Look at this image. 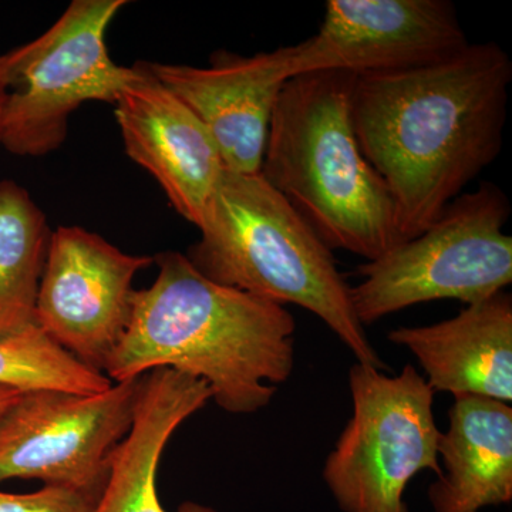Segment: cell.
<instances>
[{
	"mask_svg": "<svg viewBox=\"0 0 512 512\" xmlns=\"http://www.w3.org/2000/svg\"><path fill=\"white\" fill-rule=\"evenodd\" d=\"M511 82L510 56L495 42L420 69L357 74V143L392 195L400 244L500 156Z\"/></svg>",
	"mask_w": 512,
	"mask_h": 512,
	"instance_id": "cell-1",
	"label": "cell"
},
{
	"mask_svg": "<svg viewBox=\"0 0 512 512\" xmlns=\"http://www.w3.org/2000/svg\"><path fill=\"white\" fill-rule=\"evenodd\" d=\"M154 264L156 281L134 293L130 326L104 375L119 383L168 367L207 383L224 412L268 407L295 367L291 312L205 278L180 252Z\"/></svg>",
	"mask_w": 512,
	"mask_h": 512,
	"instance_id": "cell-2",
	"label": "cell"
},
{
	"mask_svg": "<svg viewBox=\"0 0 512 512\" xmlns=\"http://www.w3.org/2000/svg\"><path fill=\"white\" fill-rule=\"evenodd\" d=\"M355 73L298 74L276 101L261 175L330 249L375 261L400 245L396 208L363 156L352 119Z\"/></svg>",
	"mask_w": 512,
	"mask_h": 512,
	"instance_id": "cell-3",
	"label": "cell"
},
{
	"mask_svg": "<svg viewBox=\"0 0 512 512\" xmlns=\"http://www.w3.org/2000/svg\"><path fill=\"white\" fill-rule=\"evenodd\" d=\"M188 249L192 265L217 284L318 316L357 363L386 370L353 311L332 249L261 173L225 171Z\"/></svg>",
	"mask_w": 512,
	"mask_h": 512,
	"instance_id": "cell-4",
	"label": "cell"
},
{
	"mask_svg": "<svg viewBox=\"0 0 512 512\" xmlns=\"http://www.w3.org/2000/svg\"><path fill=\"white\" fill-rule=\"evenodd\" d=\"M511 214L505 192L481 183L450 202L419 237L357 268L362 282L350 288L363 326L410 306L443 299L474 305L512 282Z\"/></svg>",
	"mask_w": 512,
	"mask_h": 512,
	"instance_id": "cell-5",
	"label": "cell"
},
{
	"mask_svg": "<svg viewBox=\"0 0 512 512\" xmlns=\"http://www.w3.org/2000/svg\"><path fill=\"white\" fill-rule=\"evenodd\" d=\"M126 0H74L42 36L0 55L6 100L0 147L43 157L62 146L73 111L87 101L116 103L136 66L111 59L106 35Z\"/></svg>",
	"mask_w": 512,
	"mask_h": 512,
	"instance_id": "cell-6",
	"label": "cell"
},
{
	"mask_svg": "<svg viewBox=\"0 0 512 512\" xmlns=\"http://www.w3.org/2000/svg\"><path fill=\"white\" fill-rule=\"evenodd\" d=\"M353 414L323 464L343 512H409L404 493L424 470L441 474L434 390L412 365L397 376L350 367Z\"/></svg>",
	"mask_w": 512,
	"mask_h": 512,
	"instance_id": "cell-7",
	"label": "cell"
},
{
	"mask_svg": "<svg viewBox=\"0 0 512 512\" xmlns=\"http://www.w3.org/2000/svg\"><path fill=\"white\" fill-rule=\"evenodd\" d=\"M141 377L96 394L20 393L0 413V483L39 480L97 500L109 477L111 453L133 427Z\"/></svg>",
	"mask_w": 512,
	"mask_h": 512,
	"instance_id": "cell-8",
	"label": "cell"
},
{
	"mask_svg": "<svg viewBox=\"0 0 512 512\" xmlns=\"http://www.w3.org/2000/svg\"><path fill=\"white\" fill-rule=\"evenodd\" d=\"M154 256L130 255L82 227L52 231L36 325L89 369L103 373L133 316V281Z\"/></svg>",
	"mask_w": 512,
	"mask_h": 512,
	"instance_id": "cell-9",
	"label": "cell"
},
{
	"mask_svg": "<svg viewBox=\"0 0 512 512\" xmlns=\"http://www.w3.org/2000/svg\"><path fill=\"white\" fill-rule=\"evenodd\" d=\"M470 45L450 0H329L315 36L293 46L296 76L420 69Z\"/></svg>",
	"mask_w": 512,
	"mask_h": 512,
	"instance_id": "cell-10",
	"label": "cell"
},
{
	"mask_svg": "<svg viewBox=\"0 0 512 512\" xmlns=\"http://www.w3.org/2000/svg\"><path fill=\"white\" fill-rule=\"evenodd\" d=\"M144 66L207 127L225 170L261 173L276 101L286 82L296 76L293 46L248 57L220 50L208 67L147 62Z\"/></svg>",
	"mask_w": 512,
	"mask_h": 512,
	"instance_id": "cell-11",
	"label": "cell"
},
{
	"mask_svg": "<svg viewBox=\"0 0 512 512\" xmlns=\"http://www.w3.org/2000/svg\"><path fill=\"white\" fill-rule=\"evenodd\" d=\"M117 97L116 119L127 156L156 178L175 211L200 227L225 165L210 131L144 62Z\"/></svg>",
	"mask_w": 512,
	"mask_h": 512,
	"instance_id": "cell-12",
	"label": "cell"
},
{
	"mask_svg": "<svg viewBox=\"0 0 512 512\" xmlns=\"http://www.w3.org/2000/svg\"><path fill=\"white\" fill-rule=\"evenodd\" d=\"M387 339L412 352L434 393L512 402V296L468 305L454 318L402 326Z\"/></svg>",
	"mask_w": 512,
	"mask_h": 512,
	"instance_id": "cell-13",
	"label": "cell"
},
{
	"mask_svg": "<svg viewBox=\"0 0 512 512\" xmlns=\"http://www.w3.org/2000/svg\"><path fill=\"white\" fill-rule=\"evenodd\" d=\"M212 400L207 383L168 367L141 377L133 427L114 448L109 477L92 512H168L157 491L165 446L178 427ZM177 512H218L187 501Z\"/></svg>",
	"mask_w": 512,
	"mask_h": 512,
	"instance_id": "cell-14",
	"label": "cell"
},
{
	"mask_svg": "<svg viewBox=\"0 0 512 512\" xmlns=\"http://www.w3.org/2000/svg\"><path fill=\"white\" fill-rule=\"evenodd\" d=\"M441 474L427 495L434 512H478L512 500V407L454 397L439 439Z\"/></svg>",
	"mask_w": 512,
	"mask_h": 512,
	"instance_id": "cell-15",
	"label": "cell"
},
{
	"mask_svg": "<svg viewBox=\"0 0 512 512\" xmlns=\"http://www.w3.org/2000/svg\"><path fill=\"white\" fill-rule=\"evenodd\" d=\"M50 231L28 191L0 181V340L35 328L36 302Z\"/></svg>",
	"mask_w": 512,
	"mask_h": 512,
	"instance_id": "cell-16",
	"label": "cell"
},
{
	"mask_svg": "<svg viewBox=\"0 0 512 512\" xmlns=\"http://www.w3.org/2000/svg\"><path fill=\"white\" fill-rule=\"evenodd\" d=\"M111 384L109 377L84 366L39 326L0 340V386L19 392L49 389L96 394Z\"/></svg>",
	"mask_w": 512,
	"mask_h": 512,
	"instance_id": "cell-17",
	"label": "cell"
},
{
	"mask_svg": "<svg viewBox=\"0 0 512 512\" xmlns=\"http://www.w3.org/2000/svg\"><path fill=\"white\" fill-rule=\"evenodd\" d=\"M96 501L79 491L43 485L29 494L0 491V512H92Z\"/></svg>",
	"mask_w": 512,
	"mask_h": 512,
	"instance_id": "cell-18",
	"label": "cell"
},
{
	"mask_svg": "<svg viewBox=\"0 0 512 512\" xmlns=\"http://www.w3.org/2000/svg\"><path fill=\"white\" fill-rule=\"evenodd\" d=\"M19 390L10 389V387L0 386V413L5 412L6 409L18 399Z\"/></svg>",
	"mask_w": 512,
	"mask_h": 512,
	"instance_id": "cell-19",
	"label": "cell"
},
{
	"mask_svg": "<svg viewBox=\"0 0 512 512\" xmlns=\"http://www.w3.org/2000/svg\"><path fill=\"white\" fill-rule=\"evenodd\" d=\"M6 100V90L5 87L0 84V119H2V111H3V104H5Z\"/></svg>",
	"mask_w": 512,
	"mask_h": 512,
	"instance_id": "cell-20",
	"label": "cell"
}]
</instances>
